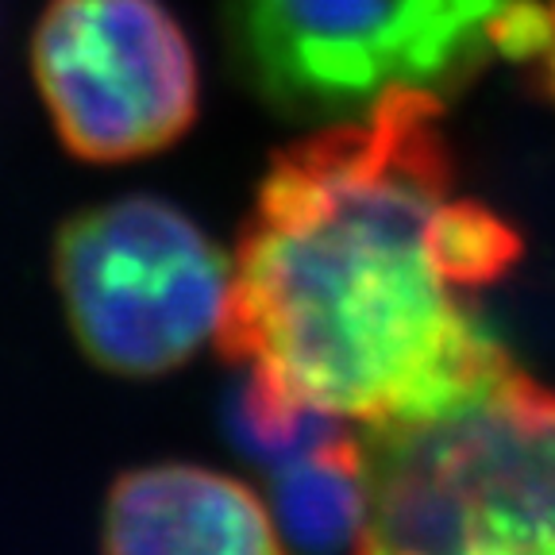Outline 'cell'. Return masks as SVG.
I'll use <instances>...</instances> for the list:
<instances>
[{
	"mask_svg": "<svg viewBox=\"0 0 555 555\" xmlns=\"http://www.w3.org/2000/svg\"><path fill=\"white\" fill-rule=\"evenodd\" d=\"M440 104L386 96L270 163L217 344L282 398L374 425L448 409L513 371L467 294L520 259V235L451 193Z\"/></svg>",
	"mask_w": 555,
	"mask_h": 555,
	"instance_id": "1",
	"label": "cell"
},
{
	"mask_svg": "<svg viewBox=\"0 0 555 555\" xmlns=\"http://www.w3.org/2000/svg\"><path fill=\"white\" fill-rule=\"evenodd\" d=\"M351 555H555V390L505 371L428 416L359 436Z\"/></svg>",
	"mask_w": 555,
	"mask_h": 555,
	"instance_id": "2",
	"label": "cell"
},
{
	"mask_svg": "<svg viewBox=\"0 0 555 555\" xmlns=\"http://www.w3.org/2000/svg\"><path fill=\"white\" fill-rule=\"evenodd\" d=\"M228 43L255 96L309 124L371 113L398 93H460L494 54L540 59V0H228Z\"/></svg>",
	"mask_w": 555,
	"mask_h": 555,
	"instance_id": "3",
	"label": "cell"
},
{
	"mask_svg": "<svg viewBox=\"0 0 555 555\" xmlns=\"http://www.w3.org/2000/svg\"><path fill=\"white\" fill-rule=\"evenodd\" d=\"M54 282L74 339L101 371L155 378L217 339L232 255L158 197H116L69 217Z\"/></svg>",
	"mask_w": 555,
	"mask_h": 555,
	"instance_id": "4",
	"label": "cell"
},
{
	"mask_svg": "<svg viewBox=\"0 0 555 555\" xmlns=\"http://www.w3.org/2000/svg\"><path fill=\"white\" fill-rule=\"evenodd\" d=\"M31 74L62 147L86 163L147 158L197 116V59L163 0H51Z\"/></svg>",
	"mask_w": 555,
	"mask_h": 555,
	"instance_id": "5",
	"label": "cell"
},
{
	"mask_svg": "<svg viewBox=\"0 0 555 555\" xmlns=\"http://www.w3.org/2000/svg\"><path fill=\"white\" fill-rule=\"evenodd\" d=\"M104 555H286L255 490L193 463L128 470L104 505Z\"/></svg>",
	"mask_w": 555,
	"mask_h": 555,
	"instance_id": "6",
	"label": "cell"
},
{
	"mask_svg": "<svg viewBox=\"0 0 555 555\" xmlns=\"http://www.w3.org/2000/svg\"><path fill=\"white\" fill-rule=\"evenodd\" d=\"M278 517L297 547L332 555L356 552L363 525V460L356 436H339L301 460L278 467Z\"/></svg>",
	"mask_w": 555,
	"mask_h": 555,
	"instance_id": "7",
	"label": "cell"
},
{
	"mask_svg": "<svg viewBox=\"0 0 555 555\" xmlns=\"http://www.w3.org/2000/svg\"><path fill=\"white\" fill-rule=\"evenodd\" d=\"M544 59V81H547V93L555 96V4H552V43H547V51L540 54Z\"/></svg>",
	"mask_w": 555,
	"mask_h": 555,
	"instance_id": "8",
	"label": "cell"
}]
</instances>
